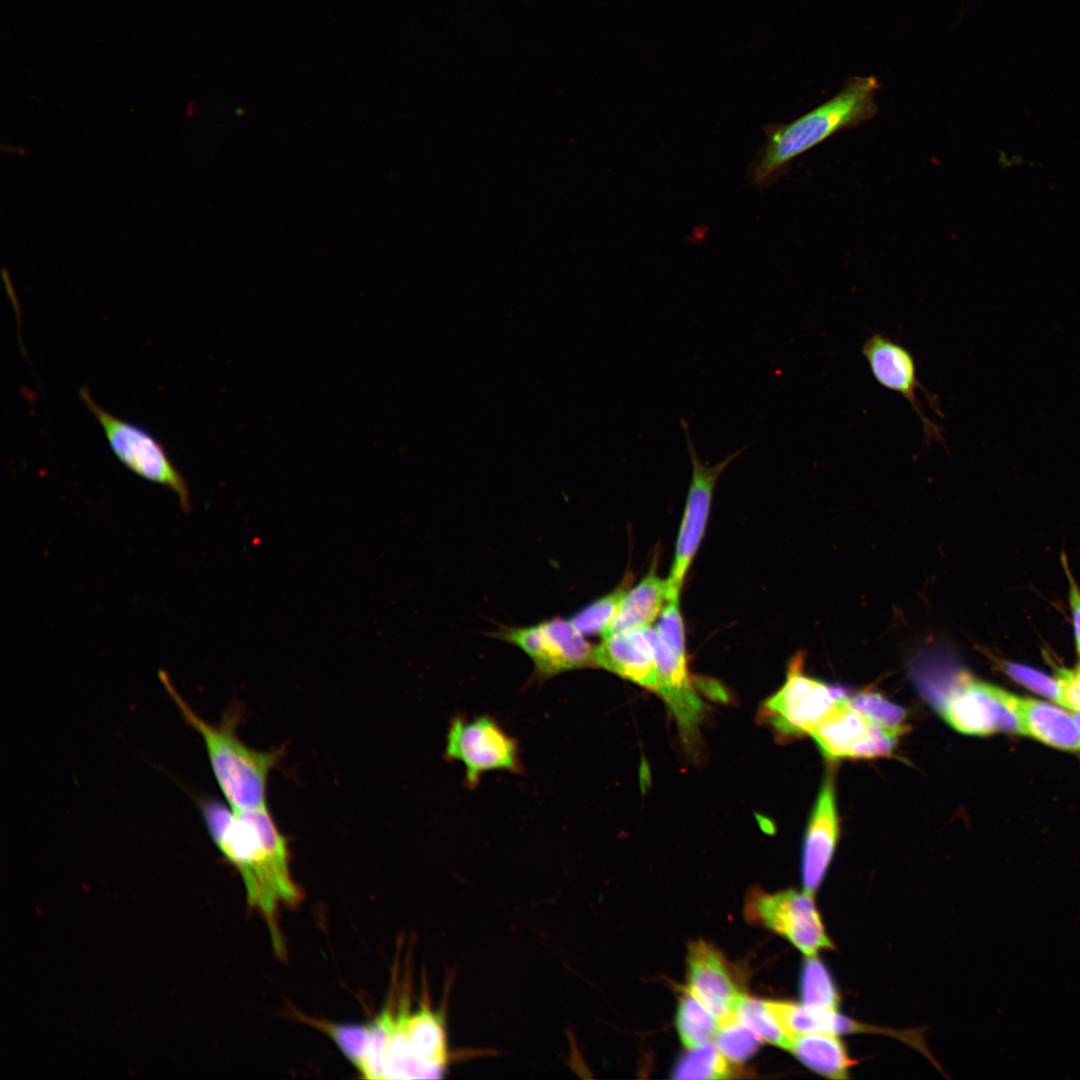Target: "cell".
I'll use <instances>...</instances> for the list:
<instances>
[{"label": "cell", "mask_w": 1080, "mask_h": 1080, "mask_svg": "<svg viewBox=\"0 0 1080 1080\" xmlns=\"http://www.w3.org/2000/svg\"><path fill=\"white\" fill-rule=\"evenodd\" d=\"M787 1035L793 1040L797 1035L808 1033L843 1034L862 1031L864 1025L828 1010L788 1001H766Z\"/></svg>", "instance_id": "obj_19"}, {"label": "cell", "mask_w": 1080, "mask_h": 1080, "mask_svg": "<svg viewBox=\"0 0 1080 1080\" xmlns=\"http://www.w3.org/2000/svg\"><path fill=\"white\" fill-rule=\"evenodd\" d=\"M294 1016L301 1022L314 1027L330 1038L344 1056L358 1069L368 1047L370 1026L361 1024H343L314 1018L299 1012Z\"/></svg>", "instance_id": "obj_23"}, {"label": "cell", "mask_w": 1080, "mask_h": 1080, "mask_svg": "<svg viewBox=\"0 0 1080 1080\" xmlns=\"http://www.w3.org/2000/svg\"><path fill=\"white\" fill-rule=\"evenodd\" d=\"M802 1003L828 1010H837L840 996L830 973L820 959L807 956L801 972Z\"/></svg>", "instance_id": "obj_27"}, {"label": "cell", "mask_w": 1080, "mask_h": 1080, "mask_svg": "<svg viewBox=\"0 0 1080 1080\" xmlns=\"http://www.w3.org/2000/svg\"><path fill=\"white\" fill-rule=\"evenodd\" d=\"M1002 669L1010 678L1027 689L1061 705V690L1056 678L1018 663L1004 662Z\"/></svg>", "instance_id": "obj_31"}, {"label": "cell", "mask_w": 1080, "mask_h": 1080, "mask_svg": "<svg viewBox=\"0 0 1080 1080\" xmlns=\"http://www.w3.org/2000/svg\"><path fill=\"white\" fill-rule=\"evenodd\" d=\"M735 1017L748 1027L759 1039L789 1049L792 1039L767 1006L766 1001L741 995L734 1012Z\"/></svg>", "instance_id": "obj_25"}, {"label": "cell", "mask_w": 1080, "mask_h": 1080, "mask_svg": "<svg viewBox=\"0 0 1080 1080\" xmlns=\"http://www.w3.org/2000/svg\"><path fill=\"white\" fill-rule=\"evenodd\" d=\"M788 1050L810 1070L830 1079H847L850 1067L855 1064L836 1034L797 1035Z\"/></svg>", "instance_id": "obj_21"}, {"label": "cell", "mask_w": 1080, "mask_h": 1080, "mask_svg": "<svg viewBox=\"0 0 1080 1080\" xmlns=\"http://www.w3.org/2000/svg\"><path fill=\"white\" fill-rule=\"evenodd\" d=\"M681 423L692 464V475L676 542L674 561L667 578V600L679 598L684 578L705 532L717 480L745 449L741 448L727 455L718 463L712 465L703 463L690 437L688 423L684 420H681Z\"/></svg>", "instance_id": "obj_9"}, {"label": "cell", "mask_w": 1080, "mask_h": 1080, "mask_svg": "<svg viewBox=\"0 0 1080 1080\" xmlns=\"http://www.w3.org/2000/svg\"><path fill=\"white\" fill-rule=\"evenodd\" d=\"M667 593V579H662L652 567L636 586L627 591L603 638L650 626L665 606Z\"/></svg>", "instance_id": "obj_18"}, {"label": "cell", "mask_w": 1080, "mask_h": 1080, "mask_svg": "<svg viewBox=\"0 0 1080 1080\" xmlns=\"http://www.w3.org/2000/svg\"><path fill=\"white\" fill-rule=\"evenodd\" d=\"M715 1043L728 1060L741 1063L758 1050L760 1039L733 1016L719 1022Z\"/></svg>", "instance_id": "obj_29"}, {"label": "cell", "mask_w": 1080, "mask_h": 1080, "mask_svg": "<svg viewBox=\"0 0 1080 1080\" xmlns=\"http://www.w3.org/2000/svg\"><path fill=\"white\" fill-rule=\"evenodd\" d=\"M833 775L828 774L810 815L803 842V892L813 896L832 860L839 837Z\"/></svg>", "instance_id": "obj_14"}, {"label": "cell", "mask_w": 1080, "mask_h": 1080, "mask_svg": "<svg viewBox=\"0 0 1080 1080\" xmlns=\"http://www.w3.org/2000/svg\"><path fill=\"white\" fill-rule=\"evenodd\" d=\"M159 678L183 719L201 736L227 805L236 811L267 807L268 778L282 759L283 749H252L237 734L239 712H227L218 724L207 722L183 699L164 671L159 672Z\"/></svg>", "instance_id": "obj_3"}, {"label": "cell", "mask_w": 1080, "mask_h": 1080, "mask_svg": "<svg viewBox=\"0 0 1080 1080\" xmlns=\"http://www.w3.org/2000/svg\"><path fill=\"white\" fill-rule=\"evenodd\" d=\"M861 352L877 383L899 393L909 402L921 420L925 441L928 444L931 441L944 444L941 428L925 416L918 399L917 392L920 390L929 400L931 408L943 417L937 398L918 380L913 354L905 346L882 333H873L867 338Z\"/></svg>", "instance_id": "obj_11"}, {"label": "cell", "mask_w": 1080, "mask_h": 1080, "mask_svg": "<svg viewBox=\"0 0 1080 1080\" xmlns=\"http://www.w3.org/2000/svg\"><path fill=\"white\" fill-rule=\"evenodd\" d=\"M594 667L657 693L659 681L650 645L642 629L604 637L594 648Z\"/></svg>", "instance_id": "obj_16"}, {"label": "cell", "mask_w": 1080, "mask_h": 1080, "mask_svg": "<svg viewBox=\"0 0 1080 1080\" xmlns=\"http://www.w3.org/2000/svg\"><path fill=\"white\" fill-rule=\"evenodd\" d=\"M846 698L843 688L805 675L803 657L797 655L789 665L782 687L761 705L759 719L783 738L799 737L810 734Z\"/></svg>", "instance_id": "obj_6"}, {"label": "cell", "mask_w": 1080, "mask_h": 1080, "mask_svg": "<svg viewBox=\"0 0 1080 1080\" xmlns=\"http://www.w3.org/2000/svg\"><path fill=\"white\" fill-rule=\"evenodd\" d=\"M1022 735L1065 751H1080V728L1071 714L1032 698L1017 697Z\"/></svg>", "instance_id": "obj_17"}, {"label": "cell", "mask_w": 1080, "mask_h": 1080, "mask_svg": "<svg viewBox=\"0 0 1080 1080\" xmlns=\"http://www.w3.org/2000/svg\"><path fill=\"white\" fill-rule=\"evenodd\" d=\"M79 395L102 427L116 458L141 478L172 490L181 508L188 512L191 508L188 485L163 445L145 429L103 409L88 388H82Z\"/></svg>", "instance_id": "obj_4"}, {"label": "cell", "mask_w": 1080, "mask_h": 1080, "mask_svg": "<svg viewBox=\"0 0 1080 1080\" xmlns=\"http://www.w3.org/2000/svg\"><path fill=\"white\" fill-rule=\"evenodd\" d=\"M684 1054L673 1069L674 1079H726L728 1059L710 1041Z\"/></svg>", "instance_id": "obj_26"}, {"label": "cell", "mask_w": 1080, "mask_h": 1080, "mask_svg": "<svg viewBox=\"0 0 1080 1080\" xmlns=\"http://www.w3.org/2000/svg\"><path fill=\"white\" fill-rule=\"evenodd\" d=\"M846 702L870 722L899 736L908 729L905 710L879 693L863 691L848 696Z\"/></svg>", "instance_id": "obj_28"}, {"label": "cell", "mask_w": 1080, "mask_h": 1080, "mask_svg": "<svg viewBox=\"0 0 1080 1080\" xmlns=\"http://www.w3.org/2000/svg\"><path fill=\"white\" fill-rule=\"evenodd\" d=\"M658 618L655 630L660 638L677 657L687 660L679 598L667 600Z\"/></svg>", "instance_id": "obj_30"}, {"label": "cell", "mask_w": 1080, "mask_h": 1080, "mask_svg": "<svg viewBox=\"0 0 1080 1080\" xmlns=\"http://www.w3.org/2000/svg\"><path fill=\"white\" fill-rule=\"evenodd\" d=\"M1071 715H1072L1074 721L1076 722V724L1078 725V727L1080 728V712H1074V713H1071Z\"/></svg>", "instance_id": "obj_34"}, {"label": "cell", "mask_w": 1080, "mask_h": 1080, "mask_svg": "<svg viewBox=\"0 0 1080 1080\" xmlns=\"http://www.w3.org/2000/svg\"><path fill=\"white\" fill-rule=\"evenodd\" d=\"M1062 562L1069 583V604L1072 614L1076 647L1080 655V589L1069 570L1065 557H1063Z\"/></svg>", "instance_id": "obj_33"}, {"label": "cell", "mask_w": 1080, "mask_h": 1080, "mask_svg": "<svg viewBox=\"0 0 1080 1080\" xmlns=\"http://www.w3.org/2000/svg\"><path fill=\"white\" fill-rule=\"evenodd\" d=\"M875 76H854L826 102L788 123L769 124L763 129L766 140L749 167L754 186L766 187L798 156L832 135L858 126L878 111Z\"/></svg>", "instance_id": "obj_2"}, {"label": "cell", "mask_w": 1080, "mask_h": 1080, "mask_svg": "<svg viewBox=\"0 0 1080 1080\" xmlns=\"http://www.w3.org/2000/svg\"><path fill=\"white\" fill-rule=\"evenodd\" d=\"M687 990L719 1022L734 1015L741 997L718 951L704 941L689 946Z\"/></svg>", "instance_id": "obj_15"}, {"label": "cell", "mask_w": 1080, "mask_h": 1080, "mask_svg": "<svg viewBox=\"0 0 1080 1080\" xmlns=\"http://www.w3.org/2000/svg\"><path fill=\"white\" fill-rule=\"evenodd\" d=\"M1017 696L992 684L960 676L940 696L936 708L955 730L988 736L998 732L1022 735L1016 707Z\"/></svg>", "instance_id": "obj_7"}, {"label": "cell", "mask_w": 1080, "mask_h": 1080, "mask_svg": "<svg viewBox=\"0 0 1080 1080\" xmlns=\"http://www.w3.org/2000/svg\"><path fill=\"white\" fill-rule=\"evenodd\" d=\"M676 1026L684 1046L693 1049L715 1036L719 1020L686 989L679 1000Z\"/></svg>", "instance_id": "obj_22"}, {"label": "cell", "mask_w": 1080, "mask_h": 1080, "mask_svg": "<svg viewBox=\"0 0 1080 1080\" xmlns=\"http://www.w3.org/2000/svg\"><path fill=\"white\" fill-rule=\"evenodd\" d=\"M493 637L521 649L534 665L536 680L594 667V648L570 619L559 616L525 627L502 626Z\"/></svg>", "instance_id": "obj_8"}, {"label": "cell", "mask_w": 1080, "mask_h": 1080, "mask_svg": "<svg viewBox=\"0 0 1080 1080\" xmlns=\"http://www.w3.org/2000/svg\"><path fill=\"white\" fill-rule=\"evenodd\" d=\"M200 808L211 839L241 876L249 907L265 920L274 951L284 957L279 912L282 907L297 906L303 898L291 874L287 838L267 807L236 811L204 799Z\"/></svg>", "instance_id": "obj_1"}, {"label": "cell", "mask_w": 1080, "mask_h": 1080, "mask_svg": "<svg viewBox=\"0 0 1080 1080\" xmlns=\"http://www.w3.org/2000/svg\"><path fill=\"white\" fill-rule=\"evenodd\" d=\"M846 699L838 702L809 734L822 754L830 760L890 755L899 735L870 722Z\"/></svg>", "instance_id": "obj_12"}, {"label": "cell", "mask_w": 1080, "mask_h": 1080, "mask_svg": "<svg viewBox=\"0 0 1080 1080\" xmlns=\"http://www.w3.org/2000/svg\"><path fill=\"white\" fill-rule=\"evenodd\" d=\"M444 757L464 766L465 785L470 789L478 786L487 772L519 774L522 771L516 739L490 715L473 719L453 717L447 730Z\"/></svg>", "instance_id": "obj_5"}, {"label": "cell", "mask_w": 1080, "mask_h": 1080, "mask_svg": "<svg viewBox=\"0 0 1080 1080\" xmlns=\"http://www.w3.org/2000/svg\"><path fill=\"white\" fill-rule=\"evenodd\" d=\"M813 896L796 890L777 893L753 892L746 914L775 933L785 937L806 956L833 948L815 906Z\"/></svg>", "instance_id": "obj_10"}, {"label": "cell", "mask_w": 1080, "mask_h": 1080, "mask_svg": "<svg viewBox=\"0 0 1080 1080\" xmlns=\"http://www.w3.org/2000/svg\"><path fill=\"white\" fill-rule=\"evenodd\" d=\"M1056 679L1061 690V705L1080 712V665L1075 669H1059Z\"/></svg>", "instance_id": "obj_32"}, {"label": "cell", "mask_w": 1080, "mask_h": 1080, "mask_svg": "<svg viewBox=\"0 0 1080 1080\" xmlns=\"http://www.w3.org/2000/svg\"><path fill=\"white\" fill-rule=\"evenodd\" d=\"M650 645L656 666L659 688L663 698L676 719L682 736L691 740L703 716V703L689 678L687 660L677 657L663 642L655 628H642Z\"/></svg>", "instance_id": "obj_13"}, {"label": "cell", "mask_w": 1080, "mask_h": 1080, "mask_svg": "<svg viewBox=\"0 0 1080 1080\" xmlns=\"http://www.w3.org/2000/svg\"><path fill=\"white\" fill-rule=\"evenodd\" d=\"M631 576L625 577L622 582L611 592L595 599L582 609L577 611L571 618L573 625L584 636L606 634L619 606L629 590Z\"/></svg>", "instance_id": "obj_24"}, {"label": "cell", "mask_w": 1080, "mask_h": 1080, "mask_svg": "<svg viewBox=\"0 0 1080 1080\" xmlns=\"http://www.w3.org/2000/svg\"><path fill=\"white\" fill-rule=\"evenodd\" d=\"M406 1032L417 1058L434 1070L439 1078L442 1077L449 1057L443 1015L433 1011L426 1001H422L415 1012L409 1010Z\"/></svg>", "instance_id": "obj_20"}]
</instances>
